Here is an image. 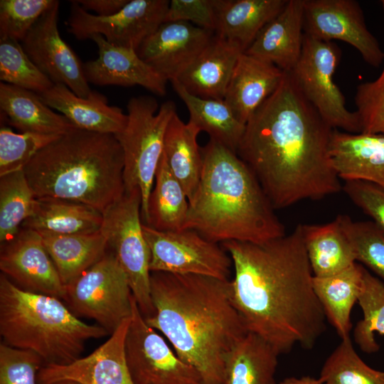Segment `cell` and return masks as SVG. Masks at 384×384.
<instances>
[{
    "label": "cell",
    "instance_id": "19",
    "mask_svg": "<svg viewBox=\"0 0 384 384\" xmlns=\"http://www.w3.org/2000/svg\"><path fill=\"white\" fill-rule=\"evenodd\" d=\"M92 40L98 48V58L83 63L85 78L96 85H140L159 96L166 92V80L140 58L137 51L110 44L101 35Z\"/></svg>",
    "mask_w": 384,
    "mask_h": 384
},
{
    "label": "cell",
    "instance_id": "12",
    "mask_svg": "<svg viewBox=\"0 0 384 384\" xmlns=\"http://www.w3.org/2000/svg\"><path fill=\"white\" fill-rule=\"evenodd\" d=\"M124 354L134 384H202L198 373L147 324L133 295Z\"/></svg>",
    "mask_w": 384,
    "mask_h": 384
},
{
    "label": "cell",
    "instance_id": "22",
    "mask_svg": "<svg viewBox=\"0 0 384 384\" xmlns=\"http://www.w3.org/2000/svg\"><path fill=\"white\" fill-rule=\"evenodd\" d=\"M284 75L274 65L243 53L235 66L223 100L245 124L276 91Z\"/></svg>",
    "mask_w": 384,
    "mask_h": 384
},
{
    "label": "cell",
    "instance_id": "43",
    "mask_svg": "<svg viewBox=\"0 0 384 384\" xmlns=\"http://www.w3.org/2000/svg\"><path fill=\"white\" fill-rule=\"evenodd\" d=\"M44 365L36 353L0 344V384H38V373Z\"/></svg>",
    "mask_w": 384,
    "mask_h": 384
},
{
    "label": "cell",
    "instance_id": "20",
    "mask_svg": "<svg viewBox=\"0 0 384 384\" xmlns=\"http://www.w3.org/2000/svg\"><path fill=\"white\" fill-rule=\"evenodd\" d=\"M304 4V0H288L245 53L273 64L284 72L291 71L302 50Z\"/></svg>",
    "mask_w": 384,
    "mask_h": 384
},
{
    "label": "cell",
    "instance_id": "4",
    "mask_svg": "<svg viewBox=\"0 0 384 384\" xmlns=\"http://www.w3.org/2000/svg\"><path fill=\"white\" fill-rule=\"evenodd\" d=\"M201 149L203 170L183 230L220 244L262 243L284 235L275 209L238 154L212 139Z\"/></svg>",
    "mask_w": 384,
    "mask_h": 384
},
{
    "label": "cell",
    "instance_id": "14",
    "mask_svg": "<svg viewBox=\"0 0 384 384\" xmlns=\"http://www.w3.org/2000/svg\"><path fill=\"white\" fill-rule=\"evenodd\" d=\"M304 33L324 41H344L373 67L383 63L384 52L355 0H304Z\"/></svg>",
    "mask_w": 384,
    "mask_h": 384
},
{
    "label": "cell",
    "instance_id": "49",
    "mask_svg": "<svg viewBox=\"0 0 384 384\" xmlns=\"http://www.w3.org/2000/svg\"><path fill=\"white\" fill-rule=\"evenodd\" d=\"M380 2H381V5H382L383 10V12H384V0H382Z\"/></svg>",
    "mask_w": 384,
    "mask_h": 384
},
{
    "label": "cell",
    "instance_id": "39",
    "mask_svg": "<svg viewBox=\"0 0 384 384\" xmlns=\"http://www.w3.org/2000/svg\"><path fill=\"white\" fill-rule=\"evenodd\" d=\"M339 217L356 262L384 280V231L372 220L353 221L348 215L341 214Z\"/></svg>",
    "mask_w": 384,
    "mask_h": 384
},
{
    "label": "cell",
    "instance_id": "13",
    "mask_svg": "<svg viewBox=\"0 0 384 384\" xmlns=\"http://www.w3.org/2000/svg\"><path fill=\"white\" fill-rule=\"evenodd\" d=\"M170 1L129 0L117 13L99 16L70 1L68 31L78 40L101 35L116 46L137 50L142 42L165 21Z\"/></svg>",
    "mask_w": 384,
    "mask_h": 384
},
{
    "label": "cell",
    "instance_id": "23",
    "mask_svg": "<svg viewBox=\"0 0 384 384\" xmlns=\"http://www.w3.org/2000/svg\"><path fill=\"white\" fill-rule=\"evenodd\" d=\"M38 95L45 104L60 112L82 130L115 135L124 129L127 122V114L119 107L109 105L107 98L96 91L84 98L63 84H54Z\"/></svg>",
    "mask_w": 384,
    "mask_h": 384
},
{
    "label": "cell",
    "instance_id": "25",
    "mask_svg": "<svg viewBox=\"0 0 384 384\" xmlns=\"http://www.w3.org/2000/svg\"><path fill=\"white\" fill-rule=\"evenodd\" d=\"M288 0H214L215 33L238 46L245 53L262 28Z\"/></svg>",
    "mask_w": 384,
    "mask_h": 384
},
{
    "label": "cell",
    "instance_id": "21",
    "mask_svg": "<svg viewBox=\"0 0 384 384\" xmlns=\"http://www.w3.org/2000/svg\"><path fill=\"white\" fill-rule=\"evenodd\" d=\"M329 153L340 179L364 181L384 187V134L334 129Z\"/></svg>",
    "mask_w": 384,
    "mask_h": 384
},
{
    "label": "cell",
    "instance_id": "24",
    "mask_svg": "<svg viewBox=\"0 0 384 384\" xmlns=\"http://www.w3.org/2000/svg\"><path fill=\"white\" fill-rule=\"evenodd\" d=\"M243 53L238 46L215 33L207 46L176 80L195 96L223 100L235 66Z\"/></svg>",
    "mask_w": 384,
    "mask_h": 384
},
{
    "label": "cell",
    "instance_id": "10",
    "mask_svg": "<svg viewBox=\"0 0 384 384\" xmlns=\"http://www.w3.org/2000/svg\"><path fill=\"white\" fill-rule=\"evenodd\" d=\"M340 57V49L332 41L304 33L300 57L289 73L304 97L331 127L361 133L356 113L346 108L345 97L334 80Z\"/></svg>",
    "mask_w": 384,
    "mask_h": 384
},
{
    "label": "cell",
    "instance_id": "44",
    "mask_svg": "<svg viewBox=\"0 0 384 384\" xmlns=\"http://www.w3.org/2000/svg\"><path fill=\"white\" fill-rule=\"evenodd\" d=\"M342 190L348 198L384 231V187L364 181H346Z\"/></svg>",
    "mask_w": 384,
    "mask_h": 384
},
{
    "label": "cell",
    "instance_id": "8",
    "mask_svg": "<svg viewBox=\"0 0 384 384\" xmlns=\"http://www.w3.org/2000/svg\"><path fill=\"white\" fill-rule=\"evenodd\" d=\"M142 195L125 191L103 213L101 232L125 272L132 295L144 318L154 313L151 292L150 250L142 230Z\"/></svg>",
    "mask_w": 384,
    "mask_h": 384
},
{
    "label": "cell",
    "instance_id": "5",
    "mask_svg": "<svg viewBox=\"0 0 384 384\" xmlns=\"http://www.w3.org/2000/svg\"><path fill=\"white\" fill-rule=\"evenodd\" d=\"M36 196L81 203L104 213L125 192L124 156L114 134L74 128L23 169Z\"/></svg>",
    "mask_w": 384,
    "mask_h": 384
},
{
    "label": "cell",
    "instance_id": "11",
    "mask_svg": "<svg viewBox=\"0 0 384 384\" xmlns=\"http://www.w3.org/2000/svg\"><path fill=\"white\" fill-rule=\"evenodd\" d=\"M142 230L150 250L151 272L230 279L232 260L219 243L191 229L160 231L143 223Z\"/></svg>",
    "mask_w": 384,
    "mask_h": 384
},
{
    "label": "cell",
    "instance_id": "42",
    "mask_svg": "<svg viewBox=\"0 0 384 384\" xmlns=\"http://www.w3.org/2000/svg\"><path fill=\"white\" fill-rule=\"evenodd\" d=\"M355 103L361 133L384 134V59L380 75L358 85Z\"/></svg>",
    "mask_w": 384,
    "mask_h": 384
},
{
    "label": "cell",
    "instance_id": "27",
    "mask_svg": "<svg viewBox=\"0 0 384 384\" xmlns=\"http://www.w3.org/2000/svg\"><path fill=\"white\" fill-rule=\"evenodd\" d=\"M304 242L314 277L337 274L356 262L353 246L339 215L324 224H301Z\"/></svg>",
    "mask_w": 384,
    "mask_h": 384
},
{
    "label": "cell",
    "instance_id": "36",
    "mask_svg": "<svg viewBox=\"0 0 384 384\" xmlns=\"http://www.w3.org/2000/svg\"><path fill=\"white\" fill-rule=\"evenodd\" d=\"M319 378L324 384H384V372L368 366L348 337L325 361Z\"/></svg>",
    "mask_w": 384,
    "mask_h": 384
},
{
    "label": "cell",
    "instance_id": "40",
    "mask_svg": "<svg viewBox=\"0 0 384 384\" xmlns=\"http://www.w3.org/2000/svg\"><path fill=\"white\" fill-rule=\"evenodd\" d=\"M60 135L32 132L15 133L0 129V176L23 171L31 160Z\"/></svg>",
    "mask_w": 384,
    "mask_h": 384
},
{
    "label": "cell",
    "instance_id": "6",
    "mask_svg": "<svg viewBox=\"0 0 384 384\" xmlns=\"http://www.w3.org/2000/svg\"><path fill=\"white\" fill-rule=\"evenodd\" d=\"M0 334L4 343L37 353L44 364L80 358L85 343L109 334L78 318L60 299L23 289L0 275Z\"/></svg>",
    "mask_w": 384,
    "mask_h": 384
},
{
    "label": "cell",
    "instance_id": "30",
    "mask_svg": "<svg viewBox=\"0 0 384 384\" xmlns=\"http://www.w3.org/2000/svg\"><path fill=\"white\" fill-rule=\"evenodd\" d=\"M365 269L356 262L337 274L313 278L314 291L326 319L341 339L350 337L351 313L363 290Z\"/></svg>",
    "mask_w": 384,
    "mask_h": 384
},
{
    "label": "cell",
    "instance_id": "7",
    "mask_svg": "<svg viewBox=\"0 0 384 384\" xmlns=\"http://www.w3.org/2000/svg\"><path fill=\"white\" fill-rule=\"evenodd\" d=\"M127 108V124L114 136L123 151L125 191H140L141 216L144 223L149 198L164 153L166 131L176 109L170 100L159 107L157 100L149 95L130 98Z\"/></svg>",
    "mask_w": 384,
    "mask_h": 384
},
{
    "label": "cell",
    "instance_id": "48",
    "mask_svg": "<svg viewBox=\"0 0 384 384\" xmlns=\"http://www.w3.org/2000/svg\"><path fill=\"white\" fill-rule=\"evenodd\" d=\"M53 384H82V383L78 381L74 380L65 379V380H61L57 381Z\"/></svg>",
    "mask_w": 384,
    "mask_h": 384
},
{
    "label": "cell",
    "instance_id": "3",
    "mask_svg": "<svg viewBox=\"0 0 384 384\" xmlns=\"http://www.w3.org/2000/svg\"><path fill=\"white\" fill-rule=\"evenodd\" d=\"M229 280L151 272L154 313L146 322L198 373L202 384H224L225 358L247 333L230 300Z\"/></svg>",
    "mask_w": 384,
    "mask_h": 384
},
{
    "label": "cell",
    "instance_id": "17",
    "mask_svg": "<svg viewBox=\"0 0 384 384\" xmlns=\"http://www.w3.org/2000/svg\"><path fill=\"white\" fill-rule=\"evenodd\" d=\"M215 33L186 21H166L140 45L142 60L165 80H176L210 43Z\"/></svg>",
    "mask_w": 384,
    "mask_h": 384
},
{
    "label": "cell",
    "instance_id": "9",
    "mask_svg": "<svg viewBox=\"0 0 384 384\" xmlns=\"http://www.w3.org/2000/svg\"><path fill=\"white\" fill-rule=\"evenodd\" d=\"M65 288L63 300L72 312L95 321L110 335L131 316L129 283L109 248L100 260Z\"/></svg>",
    "mask_w": 384,
    "mask_h": 384
},
{
    "label": "cell",
    "instance_id": "18",
    "mask_svg": "<svg viewBox=\"0 0 384 384\" xmlns=\"http://www.w3.org/2000/svg\"><path fill=\"white\" fill-rule=\"evenodd\" d=\"M129 321L130 318L125 319L105 343L88 356L68 364H44L38 373V384H53L65 379L82 384H134L124 354Z\"/></svg>",
    "mask_w": 384,
    "mask_h": 384
},
{
    "label": "cell",
    "instance_id": "26",
    "mask_svg": "<svg viewBox=\"0 0 384 384\" xmlns=\"http://www.w3.org/2000/svg\"><path fill=\"white\" fill-rule=\"evenodd\" d=\"M0 108L4 118L21 132L62 135L75 127L45 104L31 90L0 83Z\"/></svg>",
    "mask_w": 384,
    "mask_h": 384
},
{
    "label": "cell",
    "instance_id": "33",
    "mask_svg": "<svg viewBox=\"0 0 384 384\" xmlns=\"http://www.w3.org/2000/svg\"><path fill=\"white\" fill-rule=\"evenodd\" d=\"M174 90L186 105L189 121L200 132L236 153L245 124L236 117L224 100L203 99L188 92L176 80L171 81Z\"/></svg>",
    "mask_w": 384,
    "mask_h": 384
},
{
    "label": "cell",
    "instance_id": "16",
    "mask_svg": "<svg viewBox=\"0 0 384 384\" xmlns=\"http://www.w3.org/2000/svg\"><path fill=\"white\" fill-rule=\"evenodd\" d=\"M0 269L23 289L64 298L65 285L36 230L21 228L12 239L1 244Z\"/></svg>",
    "mask_w": 384,
    "mask_h": 384
},
{
    "label": "cell",
    "instance_id": "1",
    "mask_svg": "<svg viewBox=\"0 0 384 384\" xmlns=\"http://www.w3.org/2000/svg\"><path fill=\"white\" fill-rule=\"evenodd\" d=\"M233 277L230 300L247 332L280 355L297 345L312 348L326 329L301 224L290 234L262 243L228 241Z\"/></svg>",
    "mask_w": 384,
    "mask_h": 384
},
{
    "label": "cell",
    "instance_id": "15",
    "mask_svg": "<svg viewBox=\"0 0 384 384\" xmlns=\"http://www.w3.org/2000/svg\"><path fill=\"white\" fill-rule=\"evenodd\" d=\"M59 5L56 1L38 20L21 45L33 63L54 84H63L76 95L86 98L92 90L85 78L83 64L59 33Z\"/></svg>",
    "mask_w": 384,
    "mask_h": 384
},
{
    "label": "cell",
    "instance_id": "37",
    "mask_svg": "<svg viewBox=\"0 0 384 384\" xmlns=\"http://www.w3.org/2000/svg\"><path fill=\"white\" fill-rule=\"evenodd\" d=\"M358 302L363 311V319L355 326L354 341L363 352H377L380 346L376 342L375 333L384 335V284L367 269H365L363 287Z\"/></svg>",
    "mask_w": 384,
    "mask_h": 384
},
{
    "label": "cell",
    "instance_id": "45",
    "mask_svg": "<svg viewBox=\"0 0 384 384\" xmlns=\"http://www.w3.org/2000/svg\"><path fill=\"white\" fill-rule=\"evenodd\" d=\"M166 21H186L215 33L216 14L214 0H171Z\"/></svg>",
    "mask_w": 384,
    "mask_h": 384
},
{
    "label": "cell",
    "instance_id": "31",
    "mask_svg": "<svg viewBox=\"0 0 384 384\" xmlns=\"http://www.w3.org/2000/svg\"><path fill=\"white\" fill-rule=\"evenodd\" d=\"M279 355L262 338L247 332L225 358L224 384H277Z\"/></svg>",
    "mask_w": 384,
    "mask_h": 384
},
{
    "label": "cell",
    "instance_id": "41",
    "mask_svg": "<svg viewBox=\"0 0 384 384\" xmlns=\"http://www.w3.org/2000/svg\"><path fill=\"white\" fill-rule=\"evenodd\" d=\"M56 0H1L0 38L23 41Z\"/></svg>",
    "mask_w": 384,
    "mask_h": 384
},
{
    "label": "cell",
    "instance_id": "28",
    "mask_svg": "<svg viewBox=\"0 0 384 384\" xmlns=\"http://www.w3.org/2000/svg\"><path fill=\"white\" fill-rule=\"evenodd\" d=\"M38 233L65 286L100 260L108 250L101 230L88 234Z\"/></svg>",
    "mask_w": 384,
    "mask_h": 384
},
{
    "label": "cell",
    "instance_id": "46",
    "mask_svg": "<svg viewBox=\"0 0 384 384\" xmlns=\"http://www.w3.org/2000/svg\"><path fill=\"white\" fill-rule=\"evenodd\" d=\"M129 0H77L87 11H92L99 16H109L120 11Z\"/></svg>",
    "mask_w": 384,
    "mask_h": 384
},
{
    "label": "cell",
    "instance_id": "2",
    "mask_svg": "<svg viewBox=\"0 0 384 384\" xmlns=\"http://www.w3.org/2000/svg\"><path fill=\"white\" fill-rule=\"evenodd\" d=\"M334 129L284 72L276 91L251 116L236 154L274 208L342 190L330 156Z\"/></svg>",
    "mask_w": 384,
    "mask_h": 384
},
{
    "label": "cell",
    "instance_id": "32",
    "mask_svg": "<svg viewBox=\"0 0 384 384\" xmlns=\"http://www.w3.org/2000/svg\"><path fill=\"white\" fill-rule=\"evenodd\" d=\"M200 130L191 122L185 123L176 112L164 137V155L175 178L182 186L188 201L198 188L203 158L197 137Z\"/></svg>",
    "mask_w": 384,
    "mask_h": 384
},
{
    "label": "cell",
    "instance_id": "47",
    "mask_svg": "<svg viewBox=\"0 0 384 384\" xmlns=\"http://www.w3.org/2000/svg\"><path fill=\"white\" fill-rule=\"evenodd\" d=\"M279 384H324L319 378L311 376L288 377L282 380Z\"/></svg>",
    "mask_w": 384,
    "mask_h": 384
},
{
    "label": "cell",
    "instance_id": "29",
    "mask_svg": "<svg viewBox=\"0 0 384 384\" xmlns=\"http://www.w3.org/2000/svg\"><path fill=\"white\" fill-rule=\"evenodd\" d=\"M103 213L87 205L56 198H36L33 214L21 228L58 234H88L101 230Z\"/></svg>",
    "mask_w": 384,
    "mask_h": 384
},
{
    "label": "cell",
    "instance_id": "35",
    "mask_svg": "<svg viewBox=\"0 0 384 384\" xmlns=\"http://www.w3.org/2000/svg\"><path fill=\"white\" fill-rule=\"evenodd\" d=\"M36 198L23 171L0 176V243L12 239L33 213Z\"/></svg>",
    "mask_w": 384,
    "mask_h": 384
},
{
    "label": "cell",
    "instance_id": "38",
    "mask_svg": "<svg viewBox=\"0 0 384 384\" xmlns=\"http://www.w3.org/2000/svg\"><path fill=\"white\" fill-rule=\"evenodd\" d=\"M0 80L41 94L54 83L30 59L18 41L0 38Z\"/></svg>",
    "mask_w": 384,
    "mask_h": 384
},
{
    "label": "cell",
    "instance_id": "34",
    "mask_svg": "<svg viewBox=\"0 0 384 384\" xmlns=\"http://www.w3.org/2000/svg\"><path fill=\"white\" fill-rule=\"evenodd\" d=\"M154 181L144 223L160 231L183 230L189 209L188 199L182 186L171 173L164 153Z\"/></svg>",
    "mask_w": 384,
    "mask_h": 384
}]
</instances>
